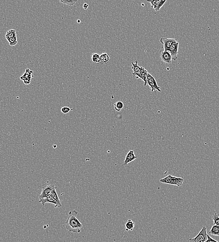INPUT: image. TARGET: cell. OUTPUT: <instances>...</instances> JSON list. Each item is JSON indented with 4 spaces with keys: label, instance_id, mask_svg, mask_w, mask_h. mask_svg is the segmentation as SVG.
I'll use <instances>...</instances> for the list:
<instances>
[{
    "label": "cell",
    "instance_id": "1",
    "mask_svg": "<svg viewBox=\"0 0 219 242\" xmlns=\"http://www.w3.org/2000/svg\"><path fill=\"white\" fill-rule=\"evenodd\" d=\"M78 212L76 210H71L69 212L68 218L65 222V227L67 231L73 233H79L83 225L77 218Z\"/></svg>",
    "mask_w": 219,
    "mask_h": 242
},
{
    "label": "cell",
    "instance_id": "2",
    "mask_svg": "<svg viewBox=\"0 0 219 242\" xmlns=\"http://www.w3.org/2000/svg\"><path fill=\"white\" fill-rule=\"evenodd\" d=\"M160 181L162 184H170V185H175V186L180 187L182 185L184 179L183 178H181V177H176V176L169 175L164 178L161 179Z\"/></svg>",
    "mask_w": 219,
    "mask_h": 242
},
{
    "label": "cell",
    "instance_id": "3",
    "mask_svg": "<svg viewBox=\"0 0 219 242\" xmlns=\"http://www.w3.org/2000/svg\"><path fill=\"white\" fill-rule=\"evenodd\" d=\"M208 239V233L206 226H203L196 236L189 238V242H205Z\"/></svg>",
    "mask_w": 219,
    "mask_h": 242
},
{
    "label": "cell",
    "instance_id": "4",
    "mask_svg": "<svg viewBox=\"0 0 219 242\" xmlns=\"http://www.w3.org/2000/svg\"><path fill=\"white\" fill-rule=\"evenodd\" d=\"M41 187L42 189V191L39 197V199L50 196L53 191L57 188L54 184H44Z\"/></svg>",
    "mask_w": 219,
    "mask_h": 242
},
{
    "label": "cell",
    "instance_id": "5",
    "mask_svg": "<svg viewBox=\"0 0 219 242\" xmlns=\"http://www.w3.org/2000/svg\"><path fill=\"white\" fill-rule=\"evenodd\" d=\"M147 84L150 88L151 92H153L155 90H158L160 92H161L160 88L158 86L156 79L149 73L147 76Z\"/></svg>",
    "mask_w": 219,
    "mask_h": 242
},
{
    "label": "cell",
    "instance_id": "6",
    "mask_svg": "<svg viewBox=\"0 0 219 242\" xmlns=\"http://www.w3.org/2000/svg\"><path fill=\"white\" fill-rule=\"evenodd\" d=\"M160 42L163 45L164 51H168L172 45L178 42V41L174 38L162 37L160 39Z\"/></svg>",
    "mask_w": 219,
    "mask_h": 242
},
{
    "label": "cell",
    "instance_id": "7",
    "mask_svg": "<svg viewBox=\"0 0 219 242\" xmlns=\"http://www.w3.org/2000/svg\"><path fill=\"white\" fill-rule=\"evenodd\" d=\"M33 73V71H30L29 69H27L25 73L20 77V79L22 80L26 85L29 84L31 83L30 82L31 78L34 77V76H32Z\"/></svg>",
    "mask_w": 219,
    "mask_h": 242
},
{
    "label": "cell",
    "instance_id": "8",
    "mask_svg": "<svg viewBox=\"0 0 219 242\" xmlns=\"http://www.w3.org/2000/svg\"><path fill=\"white\" fill-rule=\"evenodd\" d=\"M179 42L173 44L169 49V51L170 53L172 59L173 61H176L178 59V51H179Z\"/></svg>",
    "mask_w": 219,
    "mask_h": 242
},
{
    "label": "cell",
    "instance_id": "9",
    "mask_svg": "<svg viewBox=\"0 0 219 242\" xmlns=\"http://www.w3.org/2000/svg\"><path fill=\"white\" fill-rule=\"evenodd\" d=\"M151 4V8L156 11H159L163 6L166 2V0H157V1H147Z\"/></svg>",
    "mask_w": 219,
    "mask_h": 242
},
{
    "label": "cell",
    "instance_id": "10",
    "mask_svg": "<svg viewBox=\"0 0 219 242\" xmlns=\"http://www.w3.org/2000/svg\"><path fill=\"white\" fill-rule=\"evenodd\" d=\"M39 203H41L43 206L45 205L46 203H50V204H53L54 205H55V207H61L62 206V205L59 204V203H58L56 200H55L52 197H51L50 196L48 197L39 199Z\"/></svg>",
    "mask_w": 219,
    "mask_h": 242
},
{
    "label": "cell",
    "instance_id": "11",
    "mask_svg": "<svg viewBox=\"0 0 219 242\" xmlns=\"http://www.w3.org/2000/svg\"><path fill=\"white\" fill-rule=\"evenodd\" d=\"M160 58L162 61L167 64H171L172 59L169 51H163L160 52Z\"/></svg>",
    "mask_w": 219,
    "mask_h": 242
},
{
    "label": "cell",
    "instance_id": "12",
    "mask_svg": "<svg viewBox=\"0 0 219 242\" xmlns=\"http://www.w3.org/2000/svg\"><path fill=\"white\" fill-rule=\"evenodd\" d=\"M137 158V157L135 155L134 150H130L127 153V155L125 157V159L123 163V165L126 166L128 163L134 161Z\"/></svg>",
    "mask_w": 219,
    "mask_h": 242
},
{
    "label": "cell",
    "instance_id": "13",
    "mask_svg": "<svg viewBox=\"0 0 219 242\" xmlns=\"http://www.w3.org/2000/svg\"><path fill=\"white\" fill-rule=\"evenodd\" d=\"M135 223L132 219H129L125 223V230L126 231H133L135 227Z\"/></svg>",
    "mask_w": 219,
    "mask_h": 242
},
{
    "label": "cell",
    "instance_id": "14",
    "mask_svg": "<svg viewBox=\"0 0 219 242\" xmlns=\"http://www.w3.org/2000/svg\"><path fill=\"white\" fill-rule=\"evenodd\" d=\"M148 73V72L146 70L145 68H144L142 71L141 72L140 75L138 76V78H140V79H142L144 81V86H146L147 85V76Z\"/></svg>",
    "mask_w": 219,
    "mask_h": 242
},
{
    "label": "cell",
    "instance_id": "15",
    "mask_svg": "<svg viewBox=\"0 0 219 242\" xmlns=\"http://www.w3.org/2000/svg\"><path fill=\"white\" fill-rule=\"evenodd\" d=\"M209 234L211 235L219 236V226L213 224L209 231Z\"/></svg>",
    "mask_w": 219,
    "mask_h": 242
},
{
    "label": "cell",
    "instance_id": "16",
    "mask_svg": "<svg viewBox=\"0 0 219 242\" xmlns=\"http://www.w3.org/2000/svg\"><path fill=\"white\" fill-rule=\"evenodd\" d=\"M100 60L102 63L106 64L110 61V56L106 53H103L100 55Z\"/></svg>",
    "mask_w": 219,
    "mask_h": 242
},
{
    "label": "cell",
    "instance_id": "17",
    "mask_svg": "<svg viewBox=\"0 0 219 242\" xmlns=\"http://www.w3.org/2000/svg\"><path fill=\"white\" fill-rule=\"evenodd\" d=\"M138 62L137 60H136L135 63H134L133 62L132 63V65H133V67H132V69H133V71H134V73H133V76H134V75L135 74L139 72V71H141L142 67H139V66H138Z\"/></svg>",
    "mask_w": 219,
    "mask_h": 242
},
{
    "label": "cell",
    "instance_id": "18",
    "mask_svg": "<svg viewBox=\"0 0 219 242\" xmlns=\"http://www.w3.org/2000/svg\"><path fill=\"white\" fill-rule=\"evenodd\" d=\"M16 37V32L15 29H11L7 31L6 34V38L8 40L9 39Z\"/></svg>",
    "mask_w": 219,
    "mask_h": 242
},
{
    "label": "cell",
    "instance_id": "19",
    "mask_svg": "<svg viewBox=\"0 0 219 242\" xmlns=\"http://www.w3.org/2000/svg\"><path fill=\"white\" fill-rule=\"evenodd\" d=\"M114 106L115 110L120 112L122 110L124 105L123 102H122L118 101L114 104Z\"/></svg>",
    "mask_w": 219,
    "mask_h": 242
},
{
    "label": "cell",
    "instance_id": "20",
    "mask_svg": "<svg viewBox=\"0 0 219 242\" xmlns=\"http://www.w3.org/2000/svg\"><path fill=\"white\" fill-rule=\"evenodd\" d=\"M91 59H92V62L94 63H99L100 62V55L98 53H93L92 54Z\"/></svg>",
    "mask_w": 219,
    "mask_h": 242
},
{
    "label": "cell",
    "instance_id": "21",
    "mask_svg": "<svg viewBox=\"0 0 219 242\" xmlns=\"http://www.w3.org/2000/svg\"><path fill=\"white\" fill-rule=\"evenodd\" d=\"M60 2L63 3V4H65V5L72 6L74 5V4L77 2V0L76 1V0H70V1L64 0V1H60Z\"/></svg>",
    "mask_w": 219,
    "mask_h": 242
},
{
    "label": "cell",
    "instance_id": "22",
    "mask_svg": "<svg viewBox=\"0 0 219 242\" xmlns=\"http://www.w3.org/2000/svg\"><path fill=\"white\" fill-rule=\"evenodd\" d=\"M212 218L213 221V224L219 226V214L217 213H214Z\"/></svg>",
    "mask_w": 219,
    "mask_h": 242
},
{
    "label": "cell",
    "instance_id": "23",
    "mask_svg": "<svg viewBox=\"0 0 219 242\" xmlns=\"http://www.w3.org/2000/svg\"><path fill=\"white\" fill-rule=\"evenodd\" d=\"M50 196L52 197L55 200H56L57 202L60 205H62L59 199V196H58V194H57V192H56V189H55L52 192Z\"/></svg>",
    "mask_w": 219,
    "mask_h": 242
},
{
    "label": "cell",
    "instance_id": "24",
    "mask_svg": "<svg viewBox=\"0 0 219 242\" xmlns=\"http://www.w3.org/2000/svg\"><path fill=\"white\" fill-rule=\"evenodd\" d=\"M7 41L9 42L10 46H15V45L17 44V42H18L16 37H14L11 38L9 39Z\"/></svg>",
    "mask_w": 219,
    "mask_h": 242
},
{
    "label": "cell",
    "instance_id": "25",
    "mask_svg": "<svg viewBox=\"0 0 219 242\" xmlns=\"http://www.w3.org/2000/svg\"><path fill=\"white\" fill-rule=\"evenodd\" d=\"M73 109H71L69 107H63L61 109L62 112L64 114H67L69 113L71 110H73Z\"/></svg>",
    "mask_w": 219,
    "mask_h": 242
},
{
    "label": "cell",
    "instance_id": "26",
    "mask_svg": "<svg viewBox=\"0 0 219 242\" xmlns=\"http://www.w3.org/2000/svg\"><path fill=\"white\" fill-rule=\"evenodd\" d=\"M205 242H219L217 241V240L215 239H213V238L210 236L208 234V239L207 241Z\"/></svg>",
    "mask_w": 219,
    "mask_h": 242
},
{
    "label": "cell",
    "instance_id": "27",
    "mask_svg": "<svg viewBox=\"0 0 219 242\" xmlns=\"http://www.w3.org/2000/svg\"><path fill=\"white\" fill-rule=\"evenodd\" d=\"M89 7V5L88 4H87V3H85V4H84V5H83V8H84V9H85V10H87V9Z\"/></svg>",
    "mask_w": 219,
    "mask_h": 242
},
{
    "label": "cell",
    "instance_id": "28",
    "mask_svg": "<svg viewBox=\"0 0 219 242\" xmlns=\"http://www.w3.org/2000/svg\"><path fill=\"white\" fill-rule=\"evenodd\" d=\"M80 22H81V21H79V20H78V21H77V23H78V24H79V23H80Z\"/></svg>",
    "mask_w": 219,
    "mask_h": 242
},
{
    "label": "cell",
    "instance_id": "29",
    "mask_svg": "<svg viewBox=\"0 0 219 242\" xmlns=\"http://www.w3.org/2000/svg\"><path fill=\"white\" fill-rule=\"evenodd\" d=\"M0 242H1V239H0Z\"/></svg>",
    "mask_w": 219,
    "mask_h": 242
},
{
    "label": "cell",
    "instance_id": "30",
    "mask_svg": "<svg viewBox=\"0 0 219 242\" xmlns=\"http://www.w3.org/2000/svg\"></svg>",
    "mask_w": 219,
    "mask_h": 242
}]
</instances>
